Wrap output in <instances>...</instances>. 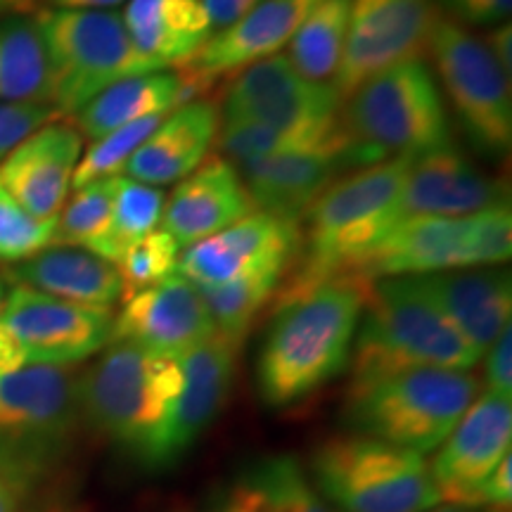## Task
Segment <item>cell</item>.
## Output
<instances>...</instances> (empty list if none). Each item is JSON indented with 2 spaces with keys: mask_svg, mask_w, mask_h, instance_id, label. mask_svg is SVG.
I'll list each match as a JSON object with an SVG mask.
<instances>
[{
  "mask_svg": "<svg viewBox=\"0 0 512 512\" xmlns=\"http://www.w3.org/2000/svg\"><path fill=\"white\" fill-rule=\"evenodd\" d=\"M486 53L494 57V62L503 69L505 74L512 76V29L508 22L496 24L494 29L486 31V34L479 38Z\"/></svg>",
  "mask_w": 512,
  "mask_h": 512,
  "instance_id": "cell-44",
  "label": "cell"
},
{
  "mask_svg": "<svg viewBox=\"0 0 512 512\" xmlns=\"http://www.w3.org/2000/svg\"><path fill=\"white\" fill-rule=\"evenodd\" d=\"M313 477L318 494L342 512H427L439 503L420 453L358 432L325 441Z\"/></svg>",
  "mask_w": 512,
  "mask_h": 512,
  "instance_id": "cell-8",
  "label": "cell"
},
{
  "mask_svg": "<svg viewBox=\"0 0 512 512\" xmlns=\"http://www.w3.org/2000/svg\"><path fill=\"white\" fill-rule=\"evenodd\" d=\"M437 17L434 0H351L347 43L332 79L342 102L382 69L422 60Z\"/></svg>",
  "mask_w": 512,
  "mask_h": 512,
  "instance_id": "cell-13",
  "label": "cell"
},
{
  "mask_svg": "<svg viewBox=\"0 0 512 512\" xmlns=\"http://www.w3.org/2000/svg\"><path fill=\"white\" fill-rule=\"evenodd\" d=\"M320 3L323 0H264L235 27L211 36L183 69L209 88L221 74L240 72L249 64L278 55Z\"/></svg>",
  "mask_w": 512,
  "mask_h": 512,
  "instance_id": "cell-24",
  "label": "cell"
},
{
  "mask_svg": "<svg viewBox=\"0 0 512 512\" xmlns=\"http://www.w3.org/2000/svg\"><path fill=\"white\" fill-rule=\"evenodd\" d=\"M302 245L297 223L254 211L211 238L183 249L176 273L195 287H216L264 268H287Z\"/></svg>",
  "mask_w": 512,
  "mask_h": 512,
  "instance_id": "cell-15",
  "label": "cell"
},
{
  "mask_svg": "<svg viewBox=\"0 0 512 512\" xmlns=\"http://www.w3.org/2000/svg\"><path fill=\"white\" fill-rule=\"evenodd\" d=\"M477 396L467 370L411 368L349 389L347 418L358 434L422 456L444 444Z\"/></svg>",
  "mask_w": 512,
  "mask_h": 512,
  "instance_id": "cell-6",
  "label": "cell"
},
{
  "mask_svg": "<svg viewBox=\"0 0 512 512\" xmlns=\"http://www.w3.org/2000/svg\"><path fill=\"white\" fill-rule=\"evenodd\" d=\"M508 202V185L486 176L456 145L413 157L396 202V219H460Z\"/></svg>",
  "mask_w": 512,
  "mask_h": 512,
  "instance_id": "cell-18",
  "label": "cell"
},
{
  "mask_svg": "<svg viewBox=\"0 0 512 512\" xmlns=\"http://www.w3.org/2000/svg\"><path fill=\"white\" fill-rule=\"evenodd\" d=\"M50 60L36 17L0 19V102L50 105Z\"/></svg>",
  "mask_w": 512,
  "mask_h": 512,
  "instance_id": "cell-30",
  "label": "cell"
},
{
  "mask_svg": "<svg viewBox=\"0 0 512 512\" xmlns=\"http://www.w3.org/2000/svg\"><path fill=\"white\" fill-rule=\"evenodd\" d=\"M121 302L110 342L136 344L178 361L216 332L202 294L178 273Z\"/></svg>",
  "mask_w": 512,
  "mask_h": 512,
  "instance_id": "cell-17",
  "label": "cell"
},
{
  "mask_svg": "<svg viewBox=\"0 0 512 512\" xmlns=\"http://www.w3.org/2000/svg\"><path fill=\"white\" fill-rule=\"evenodd\" d=\"M3 302H5V280L3 275H0V306H3Z\"/></svg>",
  "mask_w": 512,
  "mask_h": 512,
  "instance_id": "cell-50",
  "label": "cell"
},
{
  "mask_svg": "<svg viewBox=\"0 0 512 512\" xmlns=\"http://www.w3.org/2000/svg\"><path fill=\"white\" fill-rule=\"evenodd\" d=\"M460 268H479L475 247V214L460 219H408L394 223L349 275L373 280L415 278Z\"/></svg>",
  "mask_w": 512,
  "mask_h": 512,
  "instance_id": "cell-16",
  "label": "cell"
},
{
  "mask_svg": "<svg viewBox=\"0 0 512 512\" xmlns=\"http://www.w3.org/2000/svg\"><path fill=\"white\" fill-rule=\"evenodd\" d=\"M408 164L411 157L363 166L356 174L332 183L313 202L304 216L309 221L304 254L280 294V304L302 297L325 280L349 275L356 261L394 226Z\"/></svg>",
  "mask_w": 512,
  "mask_h": 512,
  "instance_id": "cell-4",
  "label": "cell"
},
{
  "mask_svg": "<svg viewBox=\"0 0 512 512\" xmlns=\"http://www.w3.org/2000/svg\"><path fill=\"white\" fill-rule=\"evenodd\" d=\"M344 159L373 166L453 145L444 98L425 60H403L361 83L342 102Z\"/></svg>",
  "mask_w": 512,
  "mask_h": 512,
  "instance_id": "cell-3",
  "label": "cell"
},
{
  "mask_svg": "<svg viewBox=\"0 0 512 512\" xmlns=\"http://www.w3.org/2000/svg\"><path fill=\"white\" fill-rule=\"evenodd\" d=\"M221 112L211 100H190L169 112L126 164V176L155 185L181 183L200 169L216 143Z\"/></svg>",
  "mask_w": 512,
  "mask_h": 512,
  "instance_id": "cell-25",
  "label": "cell"
},
{
  "mask_svg": "<svg viewBox=\"0 0 512 512\" xmlns=\"http://www.w3.org/2000/svg\"><path fill=\"white\" fill-rule=\"evenodd\" d=\"M240 342L214 332L195 349L178 358L183 387L174 415L147 463L166 465L183 456L221 413L235 375V356Z\"/></svg>",
  "mask_w": 512,
  "mask_h": 512,
  "instance_id": "cell-19",
  "label": "cell"
},
{
  "mask_svg": "<svg viewBox=\"0 0 512 512\" xmlns=\"http://www.w3.org/2000/svg\"><path fill=\"white\" fill-rule=\"evenodd\" d=\"M512 396L484 392L472 401L430 467L439 503L484 510L482 486L510 453Z\"/></svg>",
  "mask_w": 512,
  "mask_h": 512,
  "instance_id": "cell-14",
  "label": "cell"
},
{
  "mask_svg": "<svg viewBox=\"0 0 512 512\" xmlns=\"http://www.w3.org/2000/svg\"><path fill=\"white\" fill-rule=\"evenodd\" d=\"M264 3V0H202L204 12H207L211 34H221L235 24L242 22L256 5Z\"/></svg>",
  "mask_w": 512,
  "mask_h": 512,
  "instance_id": "cell-42",
  "label": "cell"
},
{
  "mask_svg": "<svg viewBox=\"0 0 512 512\" xmlns=\"http://www.w3.org/2000/svg\"><path fill=\"white\" fill-rule=\"evenodd\" d=\"M512 501V456L508 453L482 486L484 510L508 512Z\"/></svg>",
  "mask_w": 512,
  "mask_h": 512,
  "instance_id": "cell-43",
  "label": "cell"
},
{
  "mask_svg": "<svg viewBox=\"0 0 512 512\" xmlns=\"http://www.w3.org/2000/svg\"><path fill=\"white\" fill-rule=\"evenodd\" d=\"M24 366H27V363H24V356L22 351H19L17 342L12 339L10 332L5 330V325L0 323V375L12 373V370H19Z\"/></svg>",
  "mask_w": 512,
  "mask_h": 512,
  "instance_id": "cell-45",
  "label": "cell"
},
{
  "mask_svg": "<svg viewBox=\"0 0 512 512\" xmlns=\"http://www.w3.org/2000/svg\"><path fill=\"white\" fill-rule=\"evenodd\" d=\"M81 152L83 138L76 126L53 121L31 133L3 159L0 185L34 219L57 221L72 188Z\"/></svg>",
  "mask_w": 512,
  "mask_h": 512,
  "instance_id": "cell-20",
  "label": "cell"
},
{
  "mask_svg": "<svg viewBox=\"0 0 512 512\" xmlns=\"http://www.w3.org/2000/svg\"><path fill=\"white\" fill-rule=\"evenodd\" d=\"M448 19L458 24H475V27H491V24L508 22L512 0H434Z\"/></svg>",
  "mask_w": 512,
  "mask_h": 512,
  "instance_id": "cell-40",
  "label": "cell"
},
{
  "mask_svg": "<svg viewBox=\"0 0 512 512\" xmlns=\"http://www.w3.org/2000/svg\"><path fill=\"white\" fill-rule=\"evenodd\" d=\"M29 12H38V0H0V19L27 17Z\"/></svg>",
  "mask_w": 512,
  "mask_h": 512,
  "instance_id": "cell-47",
  "label": "cell"
},
{
  "mask_svg": "<svg viewBox=\"0 0 512 512\" xmlns=\"http://www.w3.org/2000/svg\"><path fill=\"white\" fill-rule=\"evenodd\" d=\"M422 292L444 313L448 323L484 354L510 328L512 280L498 268H460L415 275Z\"/></svg>",
  "mask_w": 512,
  "mask_h": 512,
  "instance_id": "cell-23",
  "label": "cell"
},
{
  "mask_svg": "<svg viewBox=\"0 0 512 512\" xmlns=\"http://www.w3.org/2000/svg\"><path fill=\"white\" fill-rule=\"evenodd\" d=\"M181 387L183 373L176 358L128 342H112L76 382L81 418L145 463L169 427Z\"/></svg>",
  "mask_w": 512,
  "mask_h": 512,
  "instance_id": "cell-5",
  "label": "cell"
},
{
  "mask_svg": "<svg viewBox=\"0 0 512 512\" xmlns=\"http://www.w3.org/2000/svg\"><path fill=\"white\" fill-rule=\"evenodd\" d=\"M50 60V107L67 117L114 83L162 72L143 55L114 10H38Z\"/></svg>",
  "mask_w": 512,
  "mask_h": 512,
  "instance_id": "cell-7",
  "label": "cell"
},
{
  "mask_svg": "<svg viewBox=\"0 0 512 512\" xmlns=\"http://www.w3.org/2000/svg\"><path fill=\"white\" fill-rule=\"evenodd\" d=\"M368 290V280L337 275L278 306L256 366L268 406L302 401L349 366Z\"/></svg>",
  "mask_w": 512,
  "mask_h": 512,
  "instance_id": "cell-1",
  "label": "cell"
},
{
  "mask_svg": "<svg viewBox=\"0 0 512 512\" xmlns=\"http://www.w3.org/2000/svg\"><path fill=\"white\" fill-rule=\"evenodd\" d=\"M166 195L162 188L133 181L128 176H119L117 192H114L112 204V223L110 235H107L105 247H102V259L117 264L119 256L133 247L145 235L159 228L164 214Z\"/></svg>",
  "mask_w": 512,
  "mask_h": 512,
  "instance_id": "cell-35",
  "label": "cell"
},
{
  "mask_svg": "<svg viewBox=\"0 0 512 512\" xmlns=\"http://www.w3.org/2000/svg\"><path fill=\"white\" fill-rule=\"evenodd\" d=\"M207 86L188 69L131 76L102 91L74 114V126L81 138L98 140L121 126L136 124L147 117H166L185 102L197 100Z\"/></svg>",
  "mask_w": 512,
  "mask_h": 512,
  "instance_id": "cell-26",
  "label": "cell"
},
{
  "mask_svg": "<svg viewBox=\"0 0 512 512\" xmlns=\"http://www.w3.org/2000/svg\"><path fill=\"white\" fill-rule=\"evenodd\" d=\"M486 354L484 380L486 392L512 396V332L503 330V335L491 344Z\"/></svg>",
  "mask_w": 512,
  "mask_h": 512,
  "instance_id": "cell-41",
  "label": "cell"
},
{
  "mask_svg": "<svg viewBox=\"0 0 512 512\" xmlns=\"http://www.w3.org/2000/svg\"><path fill=\"white\" fill-rule=\"evenodd\" d=\"M60 119L50 105H27V102H0V164L15 147L27 140L38 128Z\"/></svg>",
  "mask_w": 512,
  "mask_h": 512,
  "instance_id": "cell-39",
  "label": "cell"
},
{
  "mask_svg": "<svg viewBox=\"0 0 512 512\" xmlns=\"http://www.w3.org/2000/svg\"><path fill=\"white\" fill-rule=\"evenodd\" d=\"M76 382L79 377L60 366L0 375V477L15 489L67 451L81 418Z\"/></svg>",
  "mask_w": 512,
  "mask_h": 512,
  "instance_id": "cell-9",
  "label": "cell"
},
{
  "mask_svg": "<svg viewBox=\"0 0 512 512\" xmlns=\"http://www.w3.org/2000/svg\"><path fill=\"white\" fill-rule=\"evenodd\" d=\"M427 512H498V510H472V508H456V505H446V508L427 510Z\"/></svg>",
  "mask_w": 512,
  "mask_h": 512,
  "instance_id": "cell-49",
  "label": "cell"
},
{
  "mask_svg": "<svg viewBox=\"0 0 512 512\" xmlns=\"http://www.w3.org/2000/svg\"><path fill=\"white\" fill-rule=\"evenodd\" d=\"M342 166L344 140L261 159L240 169V178L256 211L299 226Z\"/></svg>",
  "mask_w": 512,
  "mask_h": 512,
  "instance_id": "cell-21",
  "label": "cell"
},
{
  "mask_svg": "<svg viewBox=\"0 0 512 512\" xmlns=\"http://www.w3.org/2000/svg\"><path fill=\"white\" fill-rule=\"evenodd\" d=\"M178 256H181V247L162 228L152 230L150 235H145L136 245L128 247L119 256L117 264H114L119 271L121 287H124L121 299L131 297V294L145 290V287L162 283L164 278L174 275Z\"/></svg>",
  "mask_w": 512,
  "mask_h": 512,
  "instance_id": "cell-37",
  "label": "cell"
},
{
  "mask_svg": "<svg viewBox=\"0 0 512 512\" xmlns=\"http://www.w3.org/2000/svg\"><path fill=\"white\" fill-rule=\"evenodd\" d=\"M121 17L140 53L162 69L188 64L214 36L202 0H128Z\"/></svg>",
  "mask_w": 512,
  "mask_h": 512,
  "instance_id": "cell-28",
  "label": "cell"
},
{
  "mask_svg": "<svg viewBox=\"0 0 512 512\" xmlns=\"http://www.w3.org/2000/svg\"><path fill=\"white\" fill-rule=\"evenodd\" d=\"M0 323L17 342L27 366L69 368L110 342L114 313L15 285L0 306Z\"/></svg>",
  "mask_w": 512,
  "mask_h": 512,
  "instance_id": "cell-11",
  "label": "cell"
},
{
  "mask_svg": "<svg viewBox=\"0 0 512 512\" xmlns=\"http://www.w3.org/2000/svg\"><path fill=\"white\" fill-rule=\"evenodd\" d=\"M3 280L83 306L112 309L124 287L117 266L81 247L50 245L5 268Z\"/></svg>",
  "mask_w": 512,
  "mask_h": 512,
  "instance_id": "cell-27",
  "label": "cell"
},
{
  "mask_svg": "<svg viewBox=\"0 0 512 512\" xmlns=\"http://www.w3.org/2000/svg\"><path fill=\"white\" fill-rule=\"evenodd\" d=\"M57 221H38L0 185V261L19 264L55 242Z\"/></svg>",
  "mask_w": 512,
  "mask_h": 512,
  "instance_id": "cell-38",
  "label": "cell"
},
{
  "mask_svg": "<svg viewBox=\"0 0 512 512\" xmlns=\"http://www.w3.org/2000/svg\"><path fill=\"white\" fill-rule=\"evenodd\" d=\"M219 150L223 159L235 169H245L261 159L285 155V152L309 150V147L342 143V126L337 131H285L245 119H221Z\"/></svg>",
  "mask_w": 512,
  "mask_h": 512,
  "instance_id": "cell-32",
  "label": "cell"
},
{
  "mask_svg": "<svg viewBox=\"0 0 512 512\" xmlns=\"http://www.w3.org/2000/svg\"><path fill=\"white\" fill-rule=\"evenodd\" d=\"M427 53L456 117L486 155H508L512 145V91L510 76L486 53L482 41L463 24L437 17Z\"/></svg>",
  "mask_w": 512,
  "mask_h": 512,
  "instance_id": "cell-10",
  "label": "cell"
},
{
  "mask_svg": "<svg viewBox=\"0 0 512 512\" xmlns=\"http://www.w3.org/2000/svg\"><path fill=\"white\" fill-rule=\"evenodd\" d=\"M57 10H112L128 0H48Z\"/></svg>",
  "mask_w": 512,
  "mask_h": 512,
  "instance_id": "cell-46",
  "label": "cell"
},
{
  "mask_svg": "<svg viewBox=\"0 0 512 512\" xmlns=\"http://www.w3.org/2000/svg\"><path fill=\"white\" fill-rule=\"evenodd\" d=\"M285 275L287 268L273 266L242 275V278L230 280L226 285L197 287V292L202 294L204 304H207L216 332L240 342L256 313L271 302Z\"/></svg>",
  "mask_w": 512,
  "mask_h": 512,
  "instance_id": "cell-33",
  "label": "cell"
},
{
  "mask_svg": "<svg viewBox=\"0 0 512 512\" xmlns=\"http://www.w3.org/2000/svg\"><path fill=\"white\" fill-rule=\"evenodd\" d=\"M482 354L448 323L415 278L370 283L354 347L351 389L411 368L470 370Z\"/></svg>",
  "mask_w": 512,
  "mask_h": 512,
  "instance_id": "cell-2",
  "label": "cell"
},
{
  "mask_svg": "<svg viewBox=\"0 0 512 512\" xmlns=\"http://www.w3.org/2000/svg\"><path fill=\"white\" fill-rule=\"evenodd\" d=\"M164 117H147L136 124L121 126L117 131L107 133L98 140H93L91 147L83 152L79 164H76L72 188H83V185L100 181V178L121 176L131 157L140 150L147 136L159 126Z\"/></svg>",
  "mask_w": 512,
  "mask_h": 512,
  "instance_id": "cell-36",
  "label": "cell"
},
{
  "mask_svg": "<svg viewBox=\"0 0 512 512\" xmlns=\"http://www.w3.org/2000/svg\"><path fill=\"white\" fill-rule=\"evenodd\" d=\"M342 98L332 83L306 79L278 53L240 69L223 100V119L285 131H337Z\"/></svg>",
  "mask_w": 512,
  "mask_h": 512,
  "instance_id": "cell-12",
  "label": "cell"
},
{
  "mask_svg": "<svg viewBox=\"0 0 512 512\" xmlns=\"http://www.w3.org/2000/svg\"><path fill=\"white\" fill-rule=\"evenodd\" d=\"M351 0H323L287 43V60L306 79L330 83L344 55Z\"/></svg>",
  "mask_w": 512,
  "mask_h": 512,
  "instance_id": "cell-31",
  "label": "cell"
},
{
  "mask_svg": "<svg viewBox=\"0 0 512 512\" xmlns=\"http://www.w3.org/2000/svg\"><path fill=\"white\" fill-rule=\"evenodd\" d=\"M117 181L119 176L100 178V181L76 188L72 200L57 214L53 245L81 247L100 256L110 235Z\"/></svg>",
  "mask_w": 512,
  "mask_h": 512,
  "instance_id": "cell-34",
  "label": "cell"
},
{
  "mask_svg": "<svg viewBox=\"0 0 512 512\" xmlns=\"http://www.w3.org/2000/svg\"><path fill=\"white\" fill-rule=\"evenodd\" d=\"M17 510V489L8 479L0 477V512H15Z\"/></svg>",
  "mask_w": 512,
  "mask_h": 512,
  "instance_id": "cell-48",
  "label": "cell"
},
{
  "mask_svg": "<svg viewBox=\"0 0 512 512\" xmlns=\"http://www.w3.org/2000/svg\"><path fill=\"white\" fill-rule=\"evenodd\" d=\"M219 512H335L292 456L256 460L235 479Z\"/></svg>",
  "mask_w": 512,
  "mask_h": 512,
  "instance_id": "cell-29",
  "label": "cell"
},
{
  "mask_svg": "<svg viewBox=\"0 0 512 512\" xmlns=\"http://www.w3.org/2000/svg\"><path fill=\"white\" fill-rule=\"evenodd\" d=\"M254 211L238 169L223 157H214L183 178L171 197H166L162 230L176 240L183 252Z\"/></svg>",
  "mask_w": 512,
  "mask_h": 512,
  "instance_id": "cell-22",
  "label": "cell"
}]
</instances>
